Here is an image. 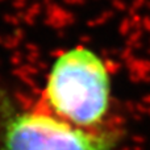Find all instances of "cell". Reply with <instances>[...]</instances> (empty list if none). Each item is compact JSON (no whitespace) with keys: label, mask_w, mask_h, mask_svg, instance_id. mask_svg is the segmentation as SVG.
<instances>
[{"label":"cell","mask_w":150,"mask_h":150,"mask_svg":"<svg viewBox=\"0 0 150 150\" xmlns=\"http://www.w3.org/2000/svg\"><path fill=\"white\" fill-rule=\"evenodd\" d=\"M120 142L115 128L83 129L0 92V150H117Z\"/></svg>","instance_id":"7a4b0ae2"},{"label":"cell","mask_w":150,"mask_h":150,"mask_svg":"<svg viewBox=\"0 0 150 150\" xmlns=\"http://www.w3.org/2000/svg\"><path fill=\"white\" fill-rule=\"evenodd\" d=\"M37 103L75 127L108 128L112 84L107 63L86 46L63 52L53 62Z\"/></svg>","instance_id":"6da1fadb"}]
</instances>
